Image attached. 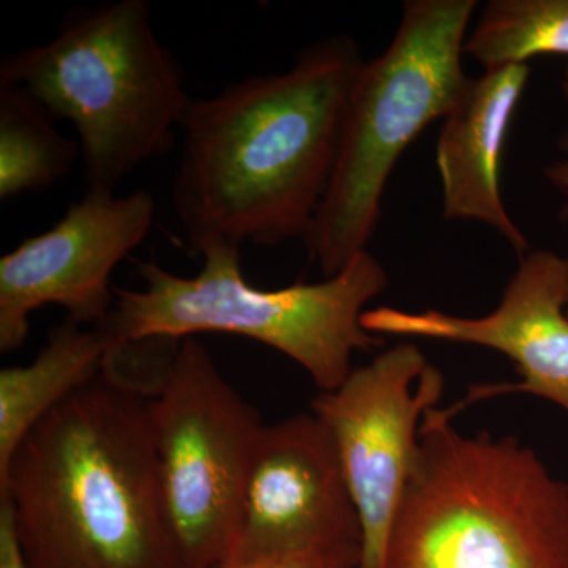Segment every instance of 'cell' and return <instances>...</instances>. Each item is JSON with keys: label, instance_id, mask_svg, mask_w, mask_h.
<instances>
[{"label": "cell", "instance_id": "8fae6325", "mask_svg": "<svg viewBox=\"0 0 568 568\" xmlns=\"http://www.w3.org/2000/svg\"><path fill=\"white\" fill-rule=\"evenodd\" d=\"M568 257L534 250L519 257L500 304L487 316L448 315L439 310H366L369 334L418 336L495 349L517 365V384L476 387L454 410L503 394H529L568 414Z\"/></svg>", "mask_w": 568, "mask_h": 568}, {"label": "cell", "instance_id": "277c9868", "mask_svg": "<svg viewBox=\"0 0 568 568\" xmlns=\"http://www.w3.org/2000/svg\"><path fill=\"white\" fill-rule=\"evenodd\" d=\"M0 84L21 85L55 121H69L88 190L108 192L173 149L193 102L148 0L73 11L54 39L6 55Z\"/></svg>", "mask_w": 568, "mask_h": 568}, {"label": "cell", "instance_id": "2e32d148", "mask_svg": "<svg viewBox=\"0 0 568 568\" xmlns=\"http://www.w3.org/2000/svg\"><path fill=\"white\" fill-rule=\"evenodd\" d=\"M361 562V545L347 544L275 556V558L250 560V562H227L220 568H358Z\"/></svg>", "mask_w": 568, "mask_h": 568}, {"label": "cell", "instance_id": "ac0fdd59", "mask_svg": "<svg viewBox=\"0 0 568 568\" xmlns=\"http://www.w3.org/2000/svg\"><path fill=\"white\" fill-rule=\"evenodd\" d=\"M548 175L556 186L568 194V162L556 164L551 170H548Z\"/></svg>", "mask_w": 568, "mask_h": 568}, {"label": "cell", "instance_id": "8992f818", "mask_svg": "<svg viewBox=\"0 0 568 568\" xmlns=\"http://www.w3.org/2000/svg\"><path fill=\"white\" fill-rule=\"evenodd\" d=\"M474 0H409L394 40L364 63L351 91L334 175L304 244L334 276L366 246L395 164L429 123L444 119L463 71Z\"/></svg>", "mask_w": 568, "mask_h": 568}, {"label": "cell", "instance_id": "4fadbf2b", "mask_svg": "<svg viewBox=\"0 0 568 568\" xmlns=\"http://www.w3.org/2000/svg\"><path fill=\"white\" fill-rule=\"evenodd\" d=\"M118 345L103 324L81 325L67 317L52 328L32 364L0 372V477L44 417L102 375Z\"/></svg>", "mask_w": 568, "mask_h": 568}, {"label": "cell", "instance_id": "30bf717a", "mask_svg": "<svg viewBox=\"0 0 568 568\" xmlns=\"http://www.w3.org/2000/svg\"><path fill=\"white\" fill-rule=\"evenodd\" d=\"M347 544L362 547L361 518L327 426L313 413L265 425L230 562Z\"/></svg>", "mask_w": 568, "mask_h": 568}, {"label": "cell", "instance_id": "7c38bea8", "mask_svg": "<svg viewBox=\"0 0 568 568\" xmlns=\"http://www.w3.org/2000/svg\"><path fill=\"white\" fill-rule=\"evenodd\" d=\"M528 65H508L469 78L440 126L436 164L446 220L493 227L519 257L529 242L508 215L500 192L508 129L529 81Z\"/></svg>", "mask_w": 568, "mask_h": 568}, {"label": "cell", "instance_id": "52a82bcc", "mask_svg": "<svg viewBox=\"0 0 568 568\" xmlns=\"http://www.w3.org/2000/svg\"><path fill=\"white\" fill-rule=\"evenodd\" d=\"M153 436L164 504L183 568L233 558L261 414L220 373L196 336L179 339L155 394Z\"/></svg>", "mask_w": 568, "mask_h": 568}, {"label": "cell", "instance_id": "5bb4252c", "mask_svg": "<svg viewBox=\"0 0 568 568\" xmlns=\"http://www.w3.org/2000/svg\"><path fill=\"white\" fill-rule=\"evenodd\" d=\"M54 121L31 92L0 84V200L40 192L70 173L80 144Z\"/></svg>", "mask_w": 568, "mask_h": 568}, {"label": "cell", "instance_id": "e0dca14e", "mask_svg": "<svg viewBox=\"0 0 568 568\" xmlns=\"http://www.w3.org/2000/svg\"><path fill=\"white\" fill-rule=\"evenodd\" d=\"M0 568H28L14 532L13 515L6 500H0Z\"/></svg>", "mask_w": 568, "mask_h": 568}, {"label": "cell", "instance_id": "9c48e42d", "mask_svg": "<svg viewBox=\"0 0 568 568\" xmlns=\"http://www.w3.org/2000/svg\"><path fill=\"white\" fill-rule=\"evenodd\" d=\"M156 205L136 190L118 196L85 190L51 230L0 257V353L20 349L29 317L44 305L81 325L103 324L114 308L111 275L151 233Z\"/></svg>", "mask_w": 568, "mask_h": 568}, {"label": "cell", "instance_id": "6da1fadb", "mask_svg": "<svg viewBox=\"0 0 568 568\" xmlns=\"http://www.w3.org/2000/svg\"><path fill=\"white\" fill-rule=\"evenodd\" d=\"M364 63L353 39L335 36L306 48L283 73L193 100L173 200L194 254L212 244L304 241L331 185Z\"/></svg>", "mask_w": 568, "mask_h": 568}, {"label": "cell", "instance_id": "ba28073f", "mask_svg": "<svg viewBox=\"0 0 568 568\" xmlns=\"http://www.w3.org/2000/svg\"><path fill=\"white\" fill-rule=\"evenodd\" d=\"M444 377L413 343H399L321 392L312 413L331 433L362 526L358 568H384L396 508L416 465L422 422Z\"/></svg>", "mask_w": 568, "mask_h": 568}, {"label": "cell", "instance_id": "7a4b0ae2", "mask_svg": "<svg viewBox=\"0 0 568 568\" xmlns=\"http://www.w3.org/2000/svg\"><path fill=\"white\" fill-rule=\"evenodd\" d=\"M151 394L104 365L26 436L0 477L28 568H183Z\"/></svg>", "mask_w": 568, "mask_h": 568}, {"label": "cell", "instance_id": "9a60e30c", "mask_svg": "<svg viewBox=\"0 0 568 568\" xmlns=\"http://www.w3.org/2000/svg\"><path fill=\"white\" fill-rule=\"evenodd\" d=\"M465 54L485 71L568 55V0H491L466 39Z\"/></svg>", "mask_w": 568, "mask_h": 568}, {"label": "cell", "instance_id": "ffe728a7", "mask_svg": "<svg viewBox=\"0 0 568 568\" xmlns=\"http://www.w3.org/2000/svg\"><path fill=\"white\" fill-rule=\"evenodd\" d=\"M567 315H568V310H567Z\"/></svg>", "mask_w": 568, "mask_h": 568}, {"label": "cell", "instance_id": "d6986e66", "mask_svg": "<svg viewBox=\"0 0 568 568\" xmlns=\"http://www.w3.org/2000/svg\"><path fill=\"white\" fill-rule=\"evenodd\" d=\"M562 92H564V97H566V100L568 102V65L566 69V73H564V78H562Z\"/></svg>", "mask_w": 568, "mask_h": 568}, {"label": "cell", "instance_id": "5b68a950", "mask_svg": "<svg viewBox=\"0 0 568 568\" xmlns=\"http://www.w3.org/2000/svg\"><path fill=\"white\" fill-rule=\"evenodd\" d=\"M196 276H179L155 261L140 263L141 291L115 287L103 325L118 343L204 332L244 336L302 366L321 392L335 390L353 372V355L383 345L362 325L365 306L386 291L388 275L373 254L355 256L320 283L257 290L246 282L241 250L205 246Z\"/></svg>", "mask_w": 568, "mask_h": 568}, {"label": "cell", "instance_id": "3957f363", "mask_svg": "<svg viewBox=\"0 0 568 568\" xmlns=\"http://www.w3.org/2000/svg\"><path fill=\"white\" fill-rule=\"evenodd\" d=\"M432 409L384 568H568V481L515 436L465 435Z\"/></svg>", "mask_w": 568, "mask_h": 568}]
</instances>
